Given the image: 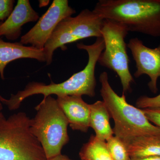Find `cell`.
Returning <instances> with one entry per match:
<instances>
[{"mask_svg":"<svg viewBox=\"0 0 160 160\" xmlns=\"http://www.w3.org/2000/svg\"><path fill=\"white\" fill-rule=\"evenodd\" d=\"M77 47L79 49L87 52L88 61L84 69L74 73L64 82L55 83L52 82L46 85L43 83L31 82L26 85L24 90L19 91L15 94H11L9 99L5 98L0 95V101L8 107L10 110H16L26 98L37 94H43L46 99L49 96L86 95L89 97L95 96L97 81L95 75L96 66L100 55L105 49L102 38H97L91 45L83 43H78Z\"/></svg>","mask_w":160,"mask_h":160,"instance_id":"6da1fadb","label":"cell"},{"mask_svg":"<svg viewBox=\"0 0 160 160\" xmlns=\"http://www.w3.org/2000/svg\"><path fill=\"white\" fill-rule=\"evenodd\" d=\"M93 11L129 32L160 37V0H99Z\"/></svg>","mask_w":160,"mask_h":160,"instance_id":"7a4b0ae2","label":"cell"},{"mask_svg":"<svg viewBox=\"0 0 160 160\" xmlns=\"http://www.w3.org/2000/svg\"><path fill=\"white\" fill-rule=\"evenodd\" d=\"M99 82L103 102L114 121L115 136L127 145L138 137L160 133V128L149 122L142 109L127 102L126 95L120 96L112 89L106 72L101 73Z\"/></svg>","mask_w":160,"mask_h":160,"instance_id":"3957f363","label":"cell"},{"mask_svg":"<svg viewBox=\"0 0 160 160\" xmlns=\"http://www.w3.org/2000/svg\"><path fill=\"white\" fill-rule=\"evenodd\" d=\"M24 112L0 118V160H47Z\"/></svg>","mask_w":160,"mask_h":160,"instance_id":"277c9868","label":"cell"},{"mask_svg":"<svg viewBox=\"0 0 160 160\" xmlns=\"http://www.w3.org/2000/svg\"><path fill=\"white\" fill-rule=\"evenodd\" d=\"M30 129L42 145L47 159L61 154L69 141V122L57 99L49 96L35 107Z\"/></svg>","mask_w":160,"mask_h":160,"instance_id":"5b68a950","label":"cell"},{"mask_svg":"<svg viewBox=\"0 0 160 160\" xmlns=\"http://www.w3.org/2000/svg\"><path fill=\"white\" fill-rule=\"evenodd\" d=\"M129 32L122 23L104 19L101 32L105 49L98 60L101 66L117 73L125 94L131 92V84L134 82L129 70V58L125 41Z\"/></svg>","mask_w":160,"mask_h":160,"instance_id":"8992f818","label":"cell"},{"mask_svg":"<svg viewBox=\"0 0 160 160\" xmlns=\"http://www.w3.org/2000/svg\"><path fill=\"white\" fill-rule=\"evenodd\" d=\"M104 21L93 10L85 9L76 16L61 21L44 47L46 65L52 62L54 51L58 48L64 51L67 44L87 38H102Z\"/></svg>","mask_w":160,"mask_h":160,"instance_id":"52a82bcc","label":"cell"},{"mask_svg":"<svg viewBox=\"0 0 160 160\" xmlns=\"http://www.w3.org/2000/svg\"><path fill=\"white\" fill-rule=\"evenodd\" d=\"M75 13L68 0H54L35 25L22 36L20 42L24 46L30 45L37 49H44L58 24Z\"/></svg>","mask_w":160,"mask_h":160,"instance_id":"ba28073f","label":"cell"},{"mask_svg":"<svg viewBox=\"0 0 160 160\" xmlns=\"http://www.w3.org/2000/svg\"><path fill=\"white\" fill-rule=\"evenodd\" d=\"M135 62L136 71L134 77L147 75L150 78L148 86L153 93L158 91V81L160 77V44L155 48L144 45L138 38H132L127 44Z\"/></svg>","mask_w":160,"mask_h":160,"instance_id":"9c48e42d","label":"cell"},{"mask_svg":"<svg viewBox=\"0 0 160 160\" xmlns=\"http://www.w3.org/2000/svg\"><path fill=\"white\" fill-rule=\"evenodd\" d=\"M39 19L38 13L32 8L29 0H18L9 17L0 22V37L4 36L9 40L18 39L22 34L24 25L36 22Z\"/></svg>","mask_w":160,"mask_h":160,"instance_id":"30bf717a","label":"cell"},{"mask_svg":"<svg viewBox=\"0 0 160 160\" xmlns=\"http://www.w3.org/2000/svg\"><path fill=\"white\" fill-rule=\"evenodd\" d=\"M72 130L86 132L90 126L89 104L81 96H61L57 99Z\"/></svg>","mask_w":160,"mask_h":160,"instance_id":"8fae6325","label":"cell"},{"mask_svg":"<svg viewBox=\"0 0 160 160\" xmlns=\"http://www.w3.org/2000/svg\"><path fill=\"white\" fill-rule=\"evenodd\" d=\"M23 58L33 59L39 62H46L44 49L24 46L20 42H5L0 38V77L2 79H5L4 71L9 63Z\"/></svg>","mask_w":160,"mask_h":160,"instance_id":"7c38bea8","label":"cell"},{"mask_svg":"<svg viewBox=\"0 0 160 160\" xmlns=\"http://www.w3.org/2000/svg\"><path fill=\"white\" fill-rule=\"evenodd\" d=\"M90 107L89 126L94 130L96 137L106 141L114 135L110 123V114L105 103L98 101Z\"/></svg>","mask_w":160,"mask_h":160,"instance_id":"4fadbf2b","label":"cell"},{"mask_svg":"<svg viewBox=\"0 0 160 160\" xmlns=\"http://www.w3.org/2000/svg\"><path fill=\"white\" fill-rule=\"evenodd\" d=\"M127 146L131 158L160 157V133L138 137Z\"/></svg>","mask_w":160,"mask_h":160,"instance_id":"5bb4252c","label":"cell"},{"mask_svg":"<svg viewBox=\"0 0 160 160\" xmlns=\"http://www.w3.org/2000/svg\"><path fill=\"white\" fill-rule=\"evenodd\" d=\"M82 160H113L106 141L92 135L89 141L82 146L79 153Z\"/></svg>","mask_w":160,"mask_h":160,"instance_id":"9a60e30c","label":"cell"},{"mask_svg":"<svg viewBox=\"0 0 160 160\" xmlns=\"http://www.w3.org/2000/svg\"><path fill=\"white\" fill-rule=\"evenodd\" d=\"M106 142L112 160H131L127 145L118 138L113 135Z\"/></svg>","mask_w":160,"mask_h":160,"instance_id":"2e32d148","label":"cell"},{"mask_svg":"<svg viewBox=\"0 0 160 160\" xmlns=\"http://www.w3.org/2000/svg\"><path fill=\"white\" fill-rule=\"evenodd\" d=\"M137 107L141 109L160 107V94L153 97L142 96L136 102Z\"/></svg>","mask_w":160,"mask_h":160,"instance_id":"e0dca14e","label":"cell"},{"mask_svg":"<svg viewBox=\"0 0 160 160\" xmlns=\"http://www.w3.org/2000/svg\"><path fill=\"white\" fill-rule=\"evenodd\" d=\"M15 1L0 0V22L6 21L14 9Z\"/></svg>","mask_w":160,"mask_h":160,"instance_id":"ac0fdd59","label":"cell"},{"mask_svg":"<svg viewBox=\"0 0 160 160\" xmlns=\"http://www.w3.org/2000/svg\"><path fill=\"white\" fill-rule=\"evenodd\" d=\"M142 109L149 122L160 129V107Z\"/></svg>","mask_w":160,"mask_h":160,"instance_id":"d6986e66","label":"cell"},{"mask_svg":"<svg viewBox=\"0 0 160 160\" xmlns=\"http://www.w3.org/2000/svg\"><path fill=\"white\" fill-rule=\"evenodd\" d=\"M47 160H73L70 159L69 157L66 155L62 154V153L59 155L56 156L51 158L47 159Z\"/></svg>","mask_w":160,"mask_h":160,"instance_id":"ffe728a7","label":"cell"},{"mask_svg":"<svg viewBox=\"0 0 160 160\" xmlns=\"http://www.w3.org/2000/svg\"><path fill=\"white\" fill-rule=\"evenodd\" d=\"M130 160H160V157L136 158H131Z\"/></svg>","mask_w":160,"mask_h":160,"instance_id":"44dd1931","label":"cell"},{"mask_svg":"<svg viewBox=\"0 0 160 160\" xmlns=\"http://www.w3.org/2000/svg\"><path fill=\"white\" fill-rule=\"evenodd\" d=\"M39 6L40 8L46 7L49 5L50 1L49 0H40L38 1Z\"/></svg>","mask_w":160,"mask_h":160,"instance_id":"7402d4cb","label":"cell"},{"mask_svg":"<svg viewBox=\"0 0 160 160\" xmlns=\"http://www.w3.org/2000/svg\"><path fill=\"white\" fill-rule=\"evenodd\" d=\"M2 109V102H1V101H0V111H1Z\"/></svg>","mask_w":160,"mask_h":160,"instance_id":"603a6c76","label":"cell"},{"mask_svg":"<svg viewBox=\"0 0 160 160\" xmlns=\"http://www.w3.org/2000/svg\"><path fill=\"white\" fill-rule=\"evenodd\" d=\"M4 116L3 115V114L2 113H1V112H0V118L3 117H4Z\"/></svg>","mask_w":160,"mask_h":160,"instance_id":"cb8c5ba5","label":"cell"}]
</instances>
